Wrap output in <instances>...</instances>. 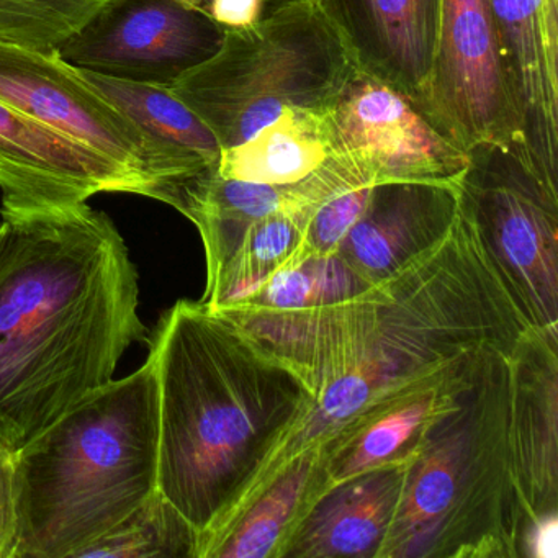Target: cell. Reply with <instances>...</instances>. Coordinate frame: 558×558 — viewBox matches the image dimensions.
Here are the masks:
<instances>
[{
  "mask_svg": "<svg viewBox=\"0 0 558 558\" xmlns=\"http://www.w3.org/2000/svg\"><path fill=\"white\" fill-rule=\"evenodd\" d=\"M0 214V442L17 450L112 381L148 332L109 215L87 202Z\"/></svg>",
  "mask_w": 558,
  "mask_h": 558,
  "instance_id": "1",
  "label": "cell"
},
{
  "mask_svg": "<svg viewBox=\"0 0 558 558\" xmlns=\"http://www.w3.org/2000/svg\"><path fill=\"white\" fill-rule=\"evenodd\" d=\"M529 328L460 208L436 247L332 305L313 400L243 495H254L293 457L325 446L416 385L489 352L512 354Z\"/></svg>",
  "mask_w": 558,
  "mask_h": 558,
  "instance_id": "2",
  "label": "cell"
},
{
  "mask_svg": "<svg viewBox=\"0 0 558 558\" xmlns=\"http://www.w3.org/2000/svg\"><path fill=\"white\" fill-rule=\"evenodd\" d=\"M149 342L158 492L202 542L313 400L303 378L204 302L181 300Z\"/></svg>",
  "mask_w": 558,
  "mask_h": 558,
  "instance_id": "3",
  "label": "cell"
},
{
  "mask_svg": "<svg viewBox=\"0 0 558 558\" xmlns=\"http://www.w3.org/2000/svg\"><path fill=\"white\" fill-rule=\"evenodd\" d=\"M12 558H77L158 492L151 359L74 404L14 453Z\"/></svg>",
  "mask_w": 558,
  "mask_h": 558,
  "instance_id": "4",
  "label": "cell"
},
{
  "mask_svg": "<svg viewBox=\"0 0 558 558\" xmlns=\"http://www.w3.org/2000/svg\"><path fill=\"white\" fill-rule=\"evenodd\" d=\"M509 357H486L427 434L381 558H522L531 519L512 460Z\"/></svg>",
  "mask_w": 558,
  "mask_h": 558,
  "instance_id": "5",
  "label": "cell"
},
{
  "mask_svg": "<svg viewBox=\"0 0 558 558\" xmlns=\"http://www.w3.org/2000/svg\"><path fill=\"white\" fill-rule=\"evenodd\" d=\"M359 73L315 0L227 31L214 57L169 86L221 149L253 138L287 110H328Z\"/></svg>",
  "mask_w": 558,
  "mask_h": 558,
  "instance_id": "6",
  "label": "cell"
},
{
  "mask_svg": "<svg viewBox=\"0 0 558 558\" xmlns=\"http://www.w3.org/2000/svg\"><path fill=\"white\" fill-rule=\"evenodd\" d=\"M469 215L532 328H558V182L522 142H483L466 151L459 182Z\"/></svg>",
  "mask_w": 558,
  "mask_h": 558,
  "instance_id": "7",
  "label": "cell"
},
{
  "mask_svg": "<svg viewBox=\"0 0 558 558\" xmlns=\"http://www.w3.org/2000/svg\"><path fill=\"white\" fill-rule=\"evenodd\" d=\"M0 100L112 159L168 205L182 185L217 169L156 142L60 50L0 44Z\"/></svg>",
  "mask_w": 558,
  "mask_h": 558,
  "instance_id": "8",
  "label": "cell"
},
{
  "mask_svg": "<svg viewBox=\"0 0 558 558\" xmlns=\"http://www.w3.org/2000/svg\"><path fill=\"white\" fill-rule=\"evenodd\" d=\"M417 109L450 143H525L486 0H442L433 68Z\"/></svg>",
  "mask_w": 558,
  "mask_h": 558,
  "instance_id": "9",
  "label": "cell"
},
{
  "mask_svg": "<svg viewBox=\"0 0 558 558\" xmlns=\"http://www.w3.org/2000/svg\"><path fill=\"white\" fill-rule=\"evenodd\" d=\"M225 34L181 0H110L60 53L80 70L171 86L214 57Z\"/></svg>",
  "mask_w": 558,
  "mask_h": 558,
  "instance_id": "10",
  "label": "cell"
},
{
  "mask_svg": "<svg viewBox=\"0 0 558 558\" xmlns=\"http://www.w3.org/2000/svg\"><path fill=\"white\" fill-rule=\"evenodd\" d=\"M331 155L351 159L372 185L450 182L466 168V153L440 135L403 94L359 71L326 113Z\"/></svg>",
  "mask_w": 558,
  "mask_h": 558,
  "instance_id": "11",
  "label": "cell"
},
{
  "mask_svg": "<svg viewBox=\"0 0 558 558\" xmlns=\"http://www.w3.org/2000/svg\"><path fill=\"white\" fill-rule=\"evenodd\" d=\"M2 210L84 204L102 192L148 197L142 179L0 100Z\"/></svg>",
  "mask_w": 558,
  "mask_h": 558,
  "instance_id": "12",
  "label": "cell"
},
{
  "mask_svg": "<svg viewBox=\"0 0 558 558\" xmlns=\"http://www.w3.org/2000/svg\"><path fill=\"white\" fill-rule=\"evenodd\" d=\"M372 185L344 156L331 155L302 181L286 185L233 181L217 169L187 182L171 207L197 227L207 257V289L214 287L256 221L302 205H323L349 189Z\"/></svg>",
  "mask_w": 558,
  "mask_h": 558,
  "instance_id": "13",
  "label": "cell"
},
{
  "mask_svg": "<svg viewBox=\"0 0 558 558\" xmlns=\"http://www.w3.org/2000/svg\"><path fill=\"white\" fill-rule=\"evenodd\" d=\"M459 211V184L372 185L364 211L339 244L336 256L372 286L446 240Z\"/></svg>",
  "mask_w": 558,
  "mask_h": 558,
  "instance_id": "14",
  "label": "cell"
},
{
  "mask_svg": "<svg viewBox=\"0 0 558 558\" xmlns=\"http://www.w3.org/2000/svg\"><path fill=\"white\" fill-rule=\"evenodd\" d=\"M361 73L420 107L433 68L442 0H315Z\"/></svg>",
  "mask_w": 558,
  "mask_h": 558,
  "instance_id": "15",
  "label": "cell"
},
{
  "mask_svg": "<svg viewBox=\"0 0 558 558\" xmlns=\"http://www.w3.org/2000/svg\"><path fill=\"white\" fill-rule=\"evenodd\" d=\"M535 165L558 182V0H486Z\"/></svg>",
  "mask_w": 558,
  "mask_h": 558,
  "instance_id": "16",
  "label": "cell"
},
{
  "mask_svg": "<svg viewBox=\"0 0 558 558\" xmlns=\"http://www.w3.org/2000/svg\"><path fill=\"white\" fill-rule=\"evenodd\" d=\"M509 372L512 460L532 522L558 512V328L531 326Z\"/></svg>",
  "mask_w": 558,
  "mask_h": 558,
  "instance_id": "17",
  "label": "cell"
},
{
  "mask_svg": "<svg viewBox=\"0 0 558 558\" xmlns=\"http://www.w3.org/2000/svg\"><path fill=\"white\" fill-rule=\"evenodd\" d=\"M492 354L495 352L416 385L328 440L322 450L329 489L378 466L414 460L434 424L459 403Z\"/></svg>",
  "mask_w": 558,
  "mask_h": 558,
  "instance_id": "18",
  "label": "cell"
},
{
  "mask_svg": "<svg viewBox=\"0 0 558 558\" xmlns=\"http://www.w3.org/2000/svg\"><path fill=\"white\" fill-rule=\"evenodd\" d=\"M411 463L378 466L329 489L306 515L282 558H381Z\"/></svg>",
  "mask_w": 558,
  "mask_h": 558,
  "instance_id": "19",
  "label": "cell"
},
{
  "mask_svg": "<svg viewBox=\"0 0 558 558\" xmlns=\"http://www.w3.org/2000/svg\"><path fill=\"white\" fill-rule=\"evenodd\" d=\"M328 492L322 447L303 450L205 541L198 558H282L306 515Z\"/></svg>",
  "mask_w": 558,
  "mask_h": 558,
  "instance_id": "20",
  "label": "cell"
},
{
  "mask_svg": "<svg viewBox=\"0 0 558 558\" xmlns=\"http://www.w3.org/2000/svg\"><path fill=\"white\" fill-rule=\"evenodd\" d=\"M328 110H287L253 138L221 149L217 174L254 184L302 181L331 156L326 129Z\"/></svg>",
  "mask_w": 558,
  "mask_h": 558,
  "instance_id": "21",
  "label": "cell"
},
{
  "mask_svg": "<svg viewBox=\"0 0 558 558\" xmlns=\"http://www.w3.org/2000/svg\"><path fill=\"white\" fill-rule=\"evenodd\" d=\"M319 207L310 204L282 208L256 221L218 282L205 290L202 302L214 310L236 305L250 299L274 274L305 260L306 227Z\"/></svg>",
  "mask_w": 558,
  "mask_h": 558,
  "instance_id": "22",
  "label": "cell"
},
{
  "mask_svg": "<svg viewBox=\"0 0 558 558\" xmlns=\"http://www.w3.org/2000/svg\"><path fill=\"white\" fill-rule=\"evenodd\" d=\"M87 80L156 142L181 155L218 166L221 148L211 130L174 96L169 86L135 83L83 70Z\"/></svg>",
  "mask_w": 558,
  "mask_h": 558,
  "instance_id": "23",
  "label": "cell"
},
{
  "mask_svg": "<svg viewBox=\"0 0 558 558\" xmlns=\"http://www.w3.org/2000/svg\"><path fill=\"white\" fill-rule=\"evenodd\" d=\"M195 551L197 534L194 529L161 493L156 492L77 558H195Z\"/></svg>",
  "mask_w": 558,
  "mask_h": 558,
  "instance_id": "24",
  "label": "cell"
},
{
  "mask_svg": "<svg viewBox=\"0 0 558 558\" xmlns=\"http://www.w3.org/2000/svg\"><path fill=\"white\" fill-rule=\"evenodd\" d=\"M367 287L368 283L336 254L310 256L296 266L274 274L250 299L236 305L266 312H299L342 302Z\"/></svg>",
  "mask_w": 558,
  "mask_h": 558,
  "instance_id": "25",
  "label": "cell"
},
{
  "mask_svg": "<svg viewBox=\"0 0 558 558\" xmlns=\"http://www.w3.org/2000/svg\"><path fill=\"white\" fill-rule=\"evenodd\" d=\"M110 0H0V44L60 50Z\"/></svg>",
  "mask_w": 558,
  "mask_h": 558,
  "instance_id": "26",
  "label": "cell"
},
{
  "mask_svg": "<svg viewBox=\"0 0 558 558\" xmlns=\"http://www.w3.org/2000/svg\"><path fill=\"white\" fill-rule=\"evenodd\" d=\"M371 191L372 185H361L326 201L306 227L303 254L306 257L336 254L339 244L364 211Z\"/></svg>",
  "mask_w": 558,
  "mask_h": 558,
  "instance_id": "27",
  "label": "cell"
},
{
  "mask_svg": "<svg viewBox=\"0 0 558 558\" xmlns=\"http://www.w3.org/2000/svg\"><path fill=\"white\" fill-rule=\"evenodd\" d=\"M14 453L15 450L0 442V558L14 557L17 537Z\"/></svg>",
  "mask_w": 558,
  "mask_h": 558,
  "instance_id": "28",
  "label": "cell"
},
{
  "mask_svg": "<svg viewBox=\"0 0 558 558\" xmlns=\"http://www.w3.org/2000/svg\"><path fill=\"white\" fill-rule=\"evenodd\" d=\"M558 557V512L535 519L527 527L522 558Z\"/></svg>",
  "mask_w": 558,
  "mask_h": 558,
  "instance_id": "29",
  "label": "cell"
},
{
  "mask_svg": "<svg viewBox=\"0 0 558 558\" xmlns=\"http://www.w3.org/2000/svg\"><path fill=\"white\" fill-rule=\"evenodd\" d=\"M182 4L189 5V8L197 11V5L201 4V0H181ZM302 2H308V0H264L266 5V19L276 12L283 11V9L292 8V5L302 4Z\"/></svg>",
  "mask_w": 558,
  "mask_h": 558,
  "instance_id": "30",
  "label": "cell"
}]
</instances>
